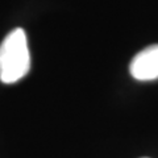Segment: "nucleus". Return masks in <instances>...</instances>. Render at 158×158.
Returning a JSON list of instances; mask_svg holds the SVG:
<instances>
[{
    "instance_id": "1",
    "label": "nucleus",
    "mask_w": 158,
    "mask_h": 158,
    "mask_svg": "<svg viewBox=\"0 0 158 158\" xmlns=\"http://www.w3.org/2000/svg\"><path fill=\"white\" fill-rule=\"evenodd\" d=\"M31 54L24 29L9 32L0 44V81L7 85L16 83L29 73Z\"/></svg>"
},
{
    "instance_id": "2",
    "label": "nucleus",
    "mask_w": 158,
    "mask_h": 158,
    "mask_svg": "<svg viewBox=\"0 0 158 158\" xmlns=\"http://www.w3.org/2000/svg\"><path fill=\"white\" fill-rule=\"evenodd\" d=\"M131 75L137 81H154L158 78V45L145 48L136 54L129 65Z\"/></svg>"
}]
</instances>
